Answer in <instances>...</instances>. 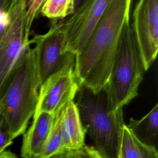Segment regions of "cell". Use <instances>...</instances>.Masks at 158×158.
I'll use <instances>...</instances> for the list:
<instances>
[{
	"mask_svg": "<svg viewBox=\"0 0 158 158\" xmlns=\"http://www.w3.org/2000/svg\"><path fill=\"white\" fill-rule=\"evenodd\" d=\"M75 9V0H45L40 13L52 20H59L70 16Z\"/></svg>",
	"mask_w": 158,
	"mask_h": 158,
	"instance_id": "5bb4252c",
	"label": "cell"
},
{
	"mask_svg": "<svg viewBox=\"0 0 158 158\" xmlns=\"http://www.w3.org/2000/svg\"><path fill=\"white\" fill-rule=\"evenodd\" d=\"M65 150L61 135L60 116L59 114L56 116L52 129L38 158H49Z\"/></svg>",
	"mask_w": 158,
	"mask_h": 158,
	"instance_id": "9a60e30c",
	"label": "cell"
},
{
	"mask_svg": "<svg viewBox=\"0 0 158 158\" xmlns=\"http://www.w3.org/2000/svg\"><path fill=\"white\" fill-rule=\"evenodd\" d=\"M60 130L65 150L79 151L85 144L86 131L83 126L78 108L72 101L59 114Z\"/></svg>",
	"mask_w": 158,
	"mask_h": 158,
	"instance_id": "8fae6325",
	"label": "cell"
},
{
	"mask_svg": "<svg viewBox=\"0 0 158 158\" xmlns=\"http://www.w3.org/2000/svg\"><path fill=\"white\" fill-rule=\"evenodd\" d=\"M133 135L141 143L155 148L158 144V104L143 118L135 120L130 119L126 125Z\"/></svg>",
	"mask_w": 158,
	"mask_h": 158,
	"instance_id": "7c38bea8",
	"label": "cell"
},
{
	"mask_svg": "<svg viewBox=\"0 0 158 158\" xmlns=\"http://www.w3.org/2000/svg\"><path fill=\"white\" fill-rule=\"evenodd\" d=\"M52 21L46 33L36 35L30 40V44H34L33 48L41 84L75 57L72 54L64 52L65 35L63 22Z\"/></svg>",
	"mask_w": 158,
	"mask_h": 158,
	"instance_id": "ba28073f",
	"label": "cell"
},
{
	"mask_svg": "<svg viewBox=\"0 0 158 158\" xmlns=\"http://www.w3.org/2000/svg\"><path fill=\"white\" fill-rule=\"evenodd\" d=\"M27 5V2L11 3L7 12L10 22L0 38V101L19 61L30 45V39H27L25 35Z\"/></svg>",
	"mask_w": 158,
	"mask_h": 158,
	"instance_id": "5b68a950",
	"label": "cell"
},
{
	"mask_svg": "<svg viewBox=\"0 0 158 158\" xmlns=\"http://www.w3.org/2000/svg\"><path fill=\"white\" fill-rule=\"evenodd\" d=\"M74 66L75 59L41 83L35 114L44 112L57 116L67 103L74 101L80 88Z\"/></svg>",
	"mask_w": 158,
	"mask_h": 158,
	"instance_id": "52a82bcc",
	"label": "cell"
},
{
	"mask_svg": "<svg viewBox=\"0 0 158 158\" xmlns=\"http://www.w3.org/2000/svg\"><path fill=\"white\" fill-rule=\"evenodd\" d=\"M5 28H6V27L2 24L0 23V38H1V36H2V35L3 34Z\"/></svg>",
	"mask_w": 158,
	"mask_h": 158,
	"instance_id": "603a6c76",
	"label": "cell"
},
{
	"mask_svg": "<svg viewBox=\"0 0 158 158\" xmlns=\"http://www.w3.org/2000/svg\"><path fill=\"white\" fill-rule=\"evenodd\" d=\"M31 125L23 133L20 156L23 158H38L52 129L56 116L40 112L35 114Z\"/></svg>",
	"mask_w": 158,
	"mask_h": 158,
	"instance_id": "30bf717a",
	"label": "cell"
},
{
	"mask_svg": "<svg viewBox=\"0 0 158 158\" xmlns=\"http://www.w3.org/2000/svg\"><path fill=\"white\" fill-rule=\"evenodd\" d=\"M144 72L128 18L123 25L110 75L103 89L112 109H123L138 96Z\"/></svg>",
	"mask_w": 158,
	"mask_h": 158,
	"instance_id": "277c9868",
	"label": "cell"
},
{
	"mask_svg": "<svg viewBox=\"0 0 158 158\" xmlns=\"http://www.w3.org/2000/svg\"><path fill=\"white\" fill-rule=\"evenodd\" d=\"M75 8L81 3L83 0H75Z\"/></svg>",
	"mask_w": 158,
	"mask_h": 158,
	"instance_id": "d4e9b609",
	"label": "cell"
},
{
	"mask_svg": "<svg viewBox=\"0 0 158 158\" xmlns=\"http://www.w3.org/2000/svg\"><path fill=\"white\" fill-rule=\"evenodd\" d=\"M45 0H28L27 1V10L25 15V35L27 39H29L30 30L34 20L36 19L41 7Z\"/></svg>",
	"mask_w": 158,
	"mask_h": 158,
	"instance_id": "2e32d148",
	"label": "cell"
},
{
	"mask_svg": "<svg viewBox=\"0 0 158 158\" xmlns=\"http://www.w3.org/2000/svg\"><path fill=\"white\" fill-rule=\"evenodd\" d=\"M75 102L83 126L102 158H118L124 123L123 109L114 110L104 89L94 94L80 86Z\"/></svg>",
	"mask_w": 158,
	"mask_h": 158,
	"instance_id": "3957f363",
	"label": "cell"
},
{
	"mask_svg": "<svg viewBox=\"0 0 158 158\" xmlns=\"http://www.w3.org/2000/svg\"><path fill=\"white\" fill-rule=\"evenodd\" d=\"M13 143L4 120L0 114V155Z\"/></svg>",
	"mask_w": 158,
	"mask_h": 158,
	"instance_id": "e0dca14e",
	"label": "cell"
},
{
	"mask_svg": "<svg viewBox=\"0 0 158 158\" xmlns=\"http://www.w3.org/2000/svg\"><path fill=\"white\" fill-rule=\"evenodd\" d=\"M10 22V17L9 13L7 12H0V23L6 27L9 25Z\"/></svg>",
	"mask_w": 158,
	"mask_h": 158,
	"instance_id": "ffe728a7",
	"label": "cell"
},
{
	"mask_svg": "<svg viewBox=\"0 0 158 158\" xmlns=\"http://www.w3.org/2000/svg\"><path fill=\"white\" fill-rule=\"evenodd\" d=\"M111 0H83L63 22L64 52L78 54L106 12Z\"/></svg>",
	"mask_w": 158,
	"mask_h": 158,
	"instance_id": "8992f818",
	"label": "cell"
},
{
	"mask_svg": "<svg viewBox=\"0 0 158 158\" xmlns=\"http://www.w3.org/2000/svg\"><path fill=\"white\" fill-rule=\"evenodd\" d=\"M131 0H111L81 51L75 57L80 86L94 94L102 91L110 75L120 35L130 18Z\"/></svg>",
	"mask_w": 158,
	"mask_h": 158,
	"instance_id": "6da1fadb",
	"label": "cell"
},
{
	"mask_svg": "<svg viewBox=\"0 0 158 158\" xmlns=\"http://www.w3.org/2000/svg\"><path fill=\"white\" fill-rule=\"evenodd\" d=\"M27 0H12V3H19V2H25Z\"/></svg>",
	"mask_w": 158,
	"mask_h": 158,
	"instance_id": "cb8c5ba5",
	"label": "cell"
},
{
	"mask_svg": "<svg viewBox=\"0 0 158 158\" xmlns=\"http://www.w3.org/2000/svg\"><path fill=\"white\" fill-rule=\"evenodd\" d=\"M118 158H158L157 150L139 141L125 124L123 127Z\"/></svg>",
	"mask_w": 158,
	"mask_h": 158,
	"instance_id": "4fadbf2b",
	"label": "cell"
},
{
	"mask_svg": "<svg viewBox=\"0 0 158 158\" xmlns=\"http://www.w3.org/2000/svg\"><path fill=\"white\" fill-rule=\"evenodd\" d=\"M145 72L155 61L158 50V0H138L131 27Z\"/></svg>",
	"mask_w": 158,
	"mask_h": 158,
	"instance_id": "9c48e42d",
	"label": "cell"
},
{
	"mask_svg": "<svg viewBox=\"0 0 158 158\" xmlns=\"http://www.w3.org/2000/svg\"><path fill=\"white\" fill-rule=\"evenodd\" d=\"M0 158H18L15 154L9 151H4L1 155Z\"/></svg>",
	"mask_w": 158,
	"mask_h": 158,
	"instance_id": "7402d4cb",
	"label": "cell"
},
{
	"mask_svg": "<svg viewBox=\"0 0 158 158\" xmlns=\"http://www.w3.org/2000/svg\"><path fill=\"white\" fill-rule=\"evenodd\" d=\"M79 151L65 150L60 153L54 155L49 158H78Z\"/></svg>",
	"mask_w": 158,
	"mask_h": 158,
	"instance_id": "d6986e66",
	"label": "cell"
},
{
	"mask_svg": "<svg viewBox=\"0 0 158 158\" xmlns=\"http://www.w3.org/2000/svg\"><path fill=\"white\" fill-rule=\"evenodd\" d=\"M30 46L19 61L0 101V114L12 139L25 132L38 100L41 81L34 49Z\"/></svg>",
	"mask_w": 158,
	"mask_h": 158,
	"instance_id": "7a4b0ae2",
	"label": "cell"
},
{
	"mask_svg": "<svg viewBox=\"0 0 158 158\" xmlns=\"http://www.w3.org/2000/svg\"><path fill=\"white\" fill-rule=\"evenodd\" d=\"M30 158H34V157H30Z\"/></svg>",
	"mask_w": 158,
	"mask_h": 158,
	"instance_id": "484cf974",
	"label": "cell"
},
{
	"mask_svg": "<svg viewBox=\"0 0 158 158\" xmlns=\"http://www.w3.org/2000/svg\"><path fill=\"white\" fill-rule=\"evenodd\" d=\"M78 158H102V157L94 147L85 145L80 150H79Z\"/></svg>",
	"mask_w": 158,
	"mask_h": 158,
	"instance_id": "ac0fdd59",
	"label": "cell"
},
{
	"mask_svg": "<svg viewBox=\"0 0 158 158\" xmlns=\"http://www.w3.org/2000/svg\"><path fill=\"white\" fill-rule=\"evenodd\" d=\"M12 0H0V12H8Z\"/></svg>",
	"mask_w": 158,
	"mask_h": 158,
	"instance_id": "44dd1931",
	"label": "cell"
}]
</instances>
